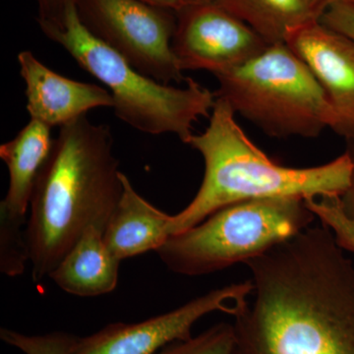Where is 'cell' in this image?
<instances>
[{
  "label": "cell",
  "mask_w": 354,
  "mask_h": 354,
  "mask_svg": "<svg viewBox=\"0 0 354 354\" xmlns=\"http://www.w3.org/2000/svg\"><path fill=\"white\" fill-rule=\"evenodd\" d=\"M244 264L253 298L237 304L232 354H354V264L329 227Z\"/></svg>",
  "instance_id": "6da1fadb"
},
{
  "label": "cell",
  "mask_w": 354,
  "mask_h": 354,
  "mask_svg": "<svg viewBox=\"0 0 354 354\" xmlns=\"http://www.w3.org/2000/svg\"><path fill=\"white\" fill-rule=\"evenodd\" d=\"M108 125L87 114L60 127L39 171L26 225L34 281L50 277L88 228L104 230L123 192Z\"/></svg>",
  "instance_id": "7a4b0ae2"
},
{
  "label": "cell",
  "mask_w": 354,
  "mask_h": 354,
  "mask_svg": "<svg viewBox=\"0 0 354 354\" xmlns=\"http://www.w3.org/2000/svg\"><path fill=\"white\" fill-rule=\"evenodd\" d=\"M187 145L201 153L205 176L190 204L171 216L169 234L199 225L223 207L267 198L341 197L348 190L353 160L346 151L314 167H288L268 157L247 137L230 104L216 97L209 127Z\"/></svg>",
  "instance_id": "3957f363"
},
{
  "label": "cell",
  "mask_w": 354,
  "mask_h": 354,
  "mask_svg": "<svg viewBox=\"0 0 354 354\" xmlns=\"http://www.w3.org/2000/svg\"><path fill=\"white\" fill-rule=\"evenodd\" d=\"M38 23L46 38L62 46L109 88L114 113L135 129L151 135L176 134L186 144L199 118L211 115L216 94L193 79H187L185 87L176 88L138 71L88 31L74 0H68L60 19Z\"/></svg>",
  "instance_id": "277c9868"
},
{
  "label": "cell",
  "mask_w": 354,
  "mask_h": 354,
  "mask_svg": "<svg viewBox=\"0 0 354 354\" xmlns=\"http://www.w3.org/2000/svg\"><path fill=\"white\" fill-rule=\"evenodd\" d=\"M215 76L216 97L270 136L313 138L337 127L323 88L286 43L270 44L246 64Z\"/></svg>",
  "instance_id": "5b68a950"
},
{
  "label": "cell",
  "mask_w": 354,
  "mask_h": 354,
  "mask_svg": "<svg viewBox=\"0 0 354 354\" xmlns=\"http://www.w3.org/2000/svg\"><path fill=\"white\" fill-rule=\"evenodd\" d=\"M315 218L297 198L235 203L171 235L157 253L172 272L205 276L262 255L309 227Z\"/></svg>",
  "instance_id": "8992f818"
},
{
  "label": "cell",
  "mask_w": 354,
  "mask_h": 354,
  "mask_svg": "<svg viewBox=\"0 0 354 354\" xmlns=\"http://www.w3.org/2000/svg\"><path fill=\"white\" fill-rule=\"evenodd\" d=\"M79 19L91 34L134 68L158 82H186L172 39L176 13L139 0H74Z\"/></svg>",
  "instance_id": "52a82bcc"
},
{
  "label": "cell",
  "mask_w": 354,
  "mask_h": 354,
  "mask_svg": "<svg viewBox=\"0 0 354 354\" xmlns=\"http://www.w3.org/2000/svg\"><path fill=\"white\" fill-rule=\"evenodd\" d=\"M269 46L250 26L215 1L187 3L176 12L172 50L183 72L223 73L246 64Z\"/></svg>",
  "instance_id": "ba28073f"
},
{
  "label": "cell",
  "mask_w": 354,
  "mask_h": 354,
  "mask_svg": "<svg viewBox=\"0 0 354 354\" xmlns=\"http://www.w3.org/2000/svg\"><path fill=\"white\" fill-rule=\"evenodd\" d=\"M252 291L251 281L234 283L143 322L109 324L95 334L79 337L70 354H157L167 344L192 337L193 326L207 314L221 311L234 316L237 304Z\"/></svg>",
  "instance_id": "9c48e42d"
},
{
  "label": "cell",
  "mask_w": 354,
  "mask_h": 354,
  "mask_svg": "<svg viewBox=\"0 0 354 354\" xmlns=\"http://www.w3.org/2000/svg\"><path fill=\"white\" fill-rule=\"evenodd\" d=\"M50 127L31 120L10 141L0 146L9 171V187L0 205V260L17 266L28 258L26 215L39 171L53 147Z\"/></svg>",
  "instance_id": "30bf717a"
},
{
  "label": "cell",
  "mask_w": 354,
  "mask_h": 354,
  "mask_svg": "<svg viewBox=\"0 0 354 354\" xmlns=\"http://www.w3.org/2000/svg\"><path fill=\"white\" fill-rule=\"evenodd\" d=\"M286 44L327 95L337 115L335 132L354 141V39L318 21L288 32Z\"/></svg>",
  "instance_id": "8fae6325"
},
{
  "label": "cell",
  "mask_w": 354,
  "mask_h": 354,
  "mask_svg": "<svg viewBox=\"0 0 354 354\" xmlns=\"http://www.w3.org/2000/svg\"><path fill=\"white\" fill-rule=\"evenodd\" d=\"M18 62L31 120L50 128L62 127L92 109L113 106V95L106 88L59 75L41 64L31 51H21Z\"/></svg>",
  "instance_id": "7c38bea8"
},
{
  "label": "cell",
  "mask_w": 354,
  "mask_h": 354,
  "mask_svg": "<svg viewBox=\"0 0 354 354\" xmlns=\"http://www.w3.org/2000/svg\"><path fill=\"white\" fill-rule=\"evenodd\" d=\"M123 192L104 230L111 252L122 261L156 251L171 236V216L156 208L133 187L122 174Z\"/></svg>",
  "instance_id": "4fadbf2b"
},
{
  "label": "cell",
  "mask_w": 354,
  "mask_h": 354,
  "mask_svg": "<svg viewBox=\"0 0 354 354\" xmlns=\"http://www.w3.org/2000/svg\"><path fill=\"white\" fill-rule=\"evenodd\" d=\"M120 262L106 245L104 230L92 227L72 246L50 278L70 295L99 297L115 290Z\"/></svg>",
  "instance_id": "5bb4252c"
},
{
  "label": "cell",
  "mask_w": 354,
  "mask_h": 354,
  "mask_svg": "<svg viewBox=\"0 0 354 354\" xmlns=\"http://www.w3.org/2000/svg\"><path fill=\"white\" fill-rule=\"evenodd\" d=\"M244 21L269 44L286 43L288 32L318 22L334 0H214Z\"/></svg>",
  "instance_id": "9a60e30c"
},
{
  "label": "cell",
  "mask_w": 354,
  "mask_h": 354,
  "mask_svg": "<svg viewBox=\"0 0 354 354\" xmlns=\"http://www.w3.org/2000/svg\"><path fill=\"white\" fill-rule=\"evenodd\" d=\"M234 342V325L220 323L197 337L167 344L157 354H232Z\"/></svg>",
  "instance_id": "2e32d148"
},
{
  "label": "cell",
  "mask_w": 354,
  "mask_h": 354,
  "mask_svg": "<svg viewBox=\"0 0 354 354\" xmlns=\"http://www.w3.org/2000/svg\"><path fill=\"white\" fill-rule=\"evenodd\" d=\"M304 203L322 225L332 230L339 246L354 253V221L344 213L339 197L308 198Z\"/></svg>",
  "instance_id": "e0dca14e"
},
{
  "label": "cell",
  "mask_w": 354,
  "mask_h": 354,
  "mask_svg": "<svg viewBox=\"0 0 354 354\" xmlns=\"http://www.w3.org/2000/svg\"><path fill=\"white\" fill-rule=\"evenodd\" d=\"M0 339L25 354H70L79 337L65 332L29 335L2 328Z\"/></svg>",
  "instance_id": "ac0fdd59"
},
{
  "label": "cell",
  "mask_w": 354,
  "mask_h": 354,
  "mask_svg": "<svg viewBox=\"0 0 354 354\" xmlns=\"http://www.w3.org/2000/svg\"><path fill=\"white\" fill-rule=\"evenodd\" d=\"M321 22L354 39L353 0H334L324 14Z\"/></svg>",
  "instance_id": "d6986e66"
},
{
  "label": "cell",
  "mask_w": 354,
  "mask_h": 354,
  "mask_svg": "<svg viewBox=\"0 0 354 354\" xmlns=\"http://www.w3.org/2000/svg\"><path fill=\"white\" fill-rule=\"evenodd\" d=\"M39 7L38 20L55 21L64 16L68 0H36Z\"/></svg>",
  "instance_id": "ffe728a7"
},
{
  "label": "cell",
  "mask_w": 354,
  "mask_h": 354,
  "mask_svg": "<svg viewBox=\"0 0 354 354\" xmlns=\"http://www.w3.org/2000/svg\"><path fill=\"white\" fill-rule=\"evenodd\" d=\"M348 152L351 153L353 160V176H351L348 190L339 197V199H341L342 207L344 213L351 220L354 221V142H348Z\"/></svg>",
  "instance_id": "44dd1931"
},
{
  "label": "cell",
  "mask_w": 354,
  "mask_h": 354,
  "mask_svg": "<svg viewBox=\"0 0 354 354\" xmlns=\"http://www.w3.org/2000/svg\"><path fill=\"white\" fill-rule=\"evenodd\" d=\"M139 1L150 6L174 11L176 13L187 4L186 0H139Z\"/></svg>",
  "instance_id": "7402d4cb"
},
{
  "label": "cell",
  "mask_w": 354,
  "mask_h": 354,
  "mask_svg": "<svg viewBox=\"0 0 354 354\" xmlns=\"http://www.w3.org/2000/svg\"><path fill=\"white\" fill-rule=\"evenodd\" d=\"M214 0H186L187 3H205V2H212Z\"/></svg>",
  "instance_id": "603a6c76"
},
{
  "label": "cell",
  "mask_w": 354,
  "mask_h": 354,
  "mask_svg": "<svg viewBox=\"0 0 354 354\" xmlns=\"http://www.w3.org/2000/svg\"><path fill=\"white\" fill-rule=\"evenodd\" d=\"M349 142H354V141H349Z\"/></svg>",
  "instance_id": "cb8c5ba5"
},
{
  "label": "cell",
  "mask_w": 354,
  "mask_h": 354,
  "mask_svg": "<svg viewBox=\"0 0 354 354\" xmlns=\"http://www.w3.org/2000/svg\"><path fill=\"white\" fill-rule=\"evenodd\" d=\"M353 1H354V0H353Z\"/></svg>",
  "instance_id": "d4e9b609"
}]
</instances>
